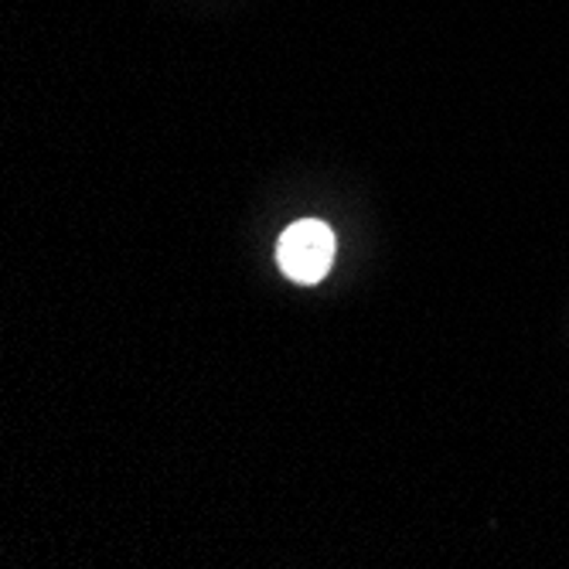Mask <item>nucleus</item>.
Masks as SVG:
<instances>
[{
	"instance_id": "1",
	"label": "nucleus",
	"mask_w": 569,
	"mask_h": 569,
	"mask_svg": "<svg viewBox=\"0 0 569 569\" xmlns=\"http://www.w3.org/2000/svg\"><path fill=\"white\" fill-rule=\"evenodd\" d=\"M335 260V232L318 222V219H303L293 222L277 246V263L283 277L293 283H321L331 270Z\"/></svg>"
}]
</instances>
